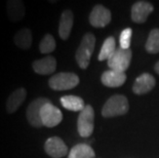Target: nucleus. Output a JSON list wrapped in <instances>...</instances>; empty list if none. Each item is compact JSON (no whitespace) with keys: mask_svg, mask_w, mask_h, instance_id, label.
I'll return each instance as SVG.
<instances>
[{"mask_svg":"<svg viewBox=\"0 0 159 158\" xmlns=\"http://www.w3.org/2000/svg\"><path fill=\"white\" fill-rule=\"evenodd\" d=\"M128 108V101L126 97L122 95H115L110 99L107 100L102 109V115L106 118L114 116H120L127 113Z\"/></svg>","mask_w":159,"mask_h":158,"instance_id":"obj_2","label":"nucleus"},{"mask_svg":"<svg viewBox=\"0 0 159 158\" xmlns=\"http://www.w3.org/2000/svg\"><path fill=\"white\" fill-rule=\"evenodd\" d=\"M57 43L52 34H45L39 43V50L41 53H50L56 49Z\"/></svg>","mask_w":159,"mask_h":158,"instance_id":"obj_22","label":"nucleus"},{"mask_svg":"<svg viewBox=\"0 0 159 158\" xmlns=\"http://www.w3.org/2000/svg\"><path fill=\"white\" fill-rule=\"evenodd\" d=\"M94 129V110L90 105H85L84 109L79 113L77 119V129L79 136L89 138L93 133Z\"/></svg>","mask_w":159,"mask_h":158,"instance_id":"obj_4","label":"nucleus"},{"mask_svg":"<svg viewBox=\"0 0 159 158\" xmlns=\"http://www.w3.org/2000/svg\"><path fill=\"white\" fill-rule=\"evenodd\" d=\"M94 45H96V37L91 33H86L82 37V40L75 53L76 62L81 69H86L89 67L91 55L94 50Z\"/></svg>","mask_w":159,"mask_h":158,"instance_id":"obj_1","label":"nucleus"},{"mask_svg":"<svg viewBox=\"0 0 159 158\" xmlns=\"http://www.w3.org/2000/svg\"><path fill=\"white\" fill-rule=\"evenodd\" d=\"M131 56H133V52H131L130 48H117L116 52L108 60V67L111 70H115V71L125 72V70H127V68L129 67Z\"/></svg>","mask_w":159,"mask_h":158,"instance_id":"obj_5","label":"nucleus"},{"mask_svg":"<svg viewBox=\"0 0 159 158\" xmlns=\"http://www.w3.org/2000/svg\"><path fill=\"white\" fill-rule=\"evenodd\" d=\"M27 97V90L24 87H19L15 89L8 96L5 104V110L8 114H13L22 106Z\"/></svg>","mask_w":159,"mask_h":158,"instance_id":"obj_11","label":"nucleus"},{"mask_svg":"<svg viewBox=\"0 0 159 158\" xmlns=\"http://www.w3.org/2000/svg\"><path fill=\"white\" fill-rule=\"evenodd\" d=\"M116 40H115L114 37L110 36V37H107L105 39V41L102 45V48L100 50V53H99V61H108L111 56L116 52Z\"/></svg>","mask_w":159,"mask_h":158,"instance_id":"obj_20","label":"nucleus"},{"mask_svg":"<svg viewBox=\"0 0 159 158\" xmlns=\"http://www.w3.org/2000/svg\"><path fill=\"white\" fill-rule=\"evenodd\" d=\"M45 153L52 158H62L68 154V147L59 137H52L44 144Z\"/></svg>","mask_w":159,"mask_h":158,"instance_id":"obj_8","label":"nucleus"},{"mask_svg":"<svg viewBox=\"0 0 159 158\" xmlns=\"http://www.w3.org/2000/svg\"><path fill=\"white\" fill-rule=\"evenodd\" d=\"M74 24V15L72 11L66 9L62 12L61 16L60 23H59V35L61 39L67 40L71 34Z\"/></svg>","mask_w":159,"mask_h":158,"instance_id":"obj_16","label":"nucleus"},{"mask_svg":"<svg viewBox=\"0 0 159 158\" xmlns=\"http://www.w3.org/2000/svg\"><path fill=\"white\" fill-rule=\"evenodd\" d=\"M79 84V77L75 73L61 72L52 76L48 85L53 90H68Z\"/></svg>","mask_w":159,"mask_h":158,"instance_id":"obj_3","label":"nucleus"},{"mask_svg":"<svg viewBox=\"0 0 159 158\" xmlns=\"http://www.w3.org/2000/svg\"><path fill=\"white\" fill-rule=\"evenodd\" d=\"M40 116H41L43 126L46 127H55L59 125L63 120L62 111L57 108L55 105H52L50 102L42 107Z\"/></svg>","mask_w":159,"mask_h":158,"instance_id":"obj_7","label":"nucleus"},{"mask_svg":"<svg viewBox=\"0 0 159 158\" xmlns=\"http://www.w3.org/2000/svg\"><path fill=\"white\" fill-rule=\"evenodd\" d=\"M155 84L156 81L154 77L149 73H144L136 79L133 86V92L136 95H144L153 89Z\"/></svg>","mask_w":159,"mask_h":158,"instance_id":"obj_14","label":"nucleus"},{"mask_svg":"<svg viewBox=\"0 0 159 158\" xmlns=\"http://www.w3.org/2000/svg\"><path fill=\"white\" fill-rule=\"evenodd\" d=\"M15 44L21 49H29L32 46L33 35L32 31L29 28H23L16 33L13 37Z\"/></svg>","mask_w":159,"mask_h":158,"instance_id":"obj_17","label":"nucleus"},{"mask_svg":"<svg viewBox=\"0 0 159 158\" xmlns=\"http://www.w3.org/2000/svg\"><path fill=\"white\" fill-rule=\"evenodd\" d=\"M111 22V11L105 6L98 4L89 15V23L94 28H104Z\"/></svg>","mask_w":159,"mask_h":158,"instance_id":"obj_9","label":"nucleus"},{"mask_svg":"<svg viewBox=\"0 0 159 158\" xmlns=\"http://www.w3.org/2000/svg\"><path fill=\"white\" fill-rule=\"evenodd\" d=\"M61 104L65 109L72 111V112H81L85 105H84V101L81 99L80 97L77 96H72V95H68V96H64L61 97Z\"/></svg>","mask_w":159,"mask_h":158,"instance_id":"obj_18","label":"nucleus"},{"mask_svg":"<svg viewBox=\"0 0 159 158\" xmlns=\"http://www.w3.org/2000/svg\"><path fill=\"white\" fill-rule=\"evenodd\" d=\"M96 153L87 144H77L70 150L68 158H94Z\"/></svg>","mask_w":159,"mask_h":158,"instance_id":"obj_19","label":"nucleus"},{"mask_svg":"<svg viewBox=\"0 0 159 158\" xmlns=\"http://www.w3.org/2000/svg\"><path fill=\"white\" fill-rule=\"evenodd\" d=\"M154 69H155V72H156L157 74H159V62H157L156 64H155Z\"/></svg>","mask_w":159,"mask_h":158,"instance_id":"obj_24","label":"nucleus"},{"mask_svg":"<svg viewBox=\"0 0 159 158\" xmlns=\"http://www.w3.org/2000/svg\"><path fill=\"white\" fill-rule=\"evenodd\" d=\"M145 47L149 53L159 52V29H153L149 33Z\"/></svg>","mask_w":159,"mask_h":158,"instance_id":"obj_21","label":"nucleus"},{"mask_svg":"<svg viewBox=\"0 0 159 158\" xmlns=\"http://www.w3.org/2000/svg\"><path fill=\"white\" fill-rule=\"evenodd\" d=\"M26 7L21 0H8L6 2V15L11 22L18 23L25 16Z\"/></svg>","mask_w":159,"mask_h":158,"instance_id":"obj_13","label":"nucleus"},{"mask_svg":"<svg viewBox=\"0 0 159 158\" xmlns=\"http://www.w3.org/2000/svg\"><path fill=\"white\" fill-rule=\"evenodd\" d=\"M126 80L125 72L115 71V70H107L103 73L101 81L107 87H119L124 84Z\"/></svg>","mask_w":159,"mask_h":158,"instance_id":"obj_15","label":"nucleus"},{"mask_svg":"<svg viewBox=\"0 0 159 158\" xmlns=\"http://www.w3.org/2000/svg\"><path fill=\"white\" fill-rule=\"evenodd\" d=\"M49 102L50 101L46 97H38L29 104L28 108L26 110V117L30 125L36 127V129H40L43 126L40 113H41L42 107Z\"/></svg>","mask_w":159,"mask_h":158,"instance_id":"obj_6","label":"nucleus"},{"mask_svg":"<svg viewBox=\"0 0 159 158\" xmlns=\"http://www.w3.org/2000/svg\"><path fill=\"white\" fill-rule=\"evenodd\" d=\"M154 11V6L148 1H138L131 6V20L137 24H144Z\"/></svg>","mask_w":159,"mask_h":158,"instance_id":"obj_10","label":"nucleus"},{"mask_svg":"<svg viewBox=\"0 0 159 158\" xmlns=\"http://www.w3.org/2000/svg\"><path fill=\"white\" fill-rule=\"evenodd\" d=\"M131 35H133V30H131V28H126L121 32L119 43H120V47L122 49H129Z\"/></svg>","mask_w":159,"mask_h":158,"instance_id":"obj_23","label":"nucleus"},{"mask_svg":"<svg viewBox=\"0 0 159 158\" xmlns=\"http://www.w3.org/2000/svg\"><path fill=\"white\" fill-rule=\"evenodd\" d=\"M32 68L35 73L40 75H50L57 69V60L52 56H46L33 62Z\"/></svg>","mask_w":159,"mask_h":158,"instance_id":"obj_12","label":"nucleus"}]
</instances>
